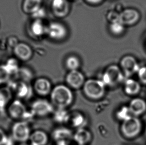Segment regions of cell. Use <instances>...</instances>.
<instances>
[{"mask_svg": "<svg viewBox=\"0 0 146 145\" xmlns=\"http://www.w3.org/2000/svg\"><path fill=\"white\" fill-rule=\"evenodd\" d=\"M140 18V13L134 9H126L119 13V22L125 26L134 25Z\"/></svg>", "mask_w": 146, "mask_h": 145, "instance_id": "30bf717a", "label": "cell"}, {"mask_svg": "<svg viewBox=\"0 0 146 145\" xmlns=\"http://www.w3.org/2000/svg\"><path fill=\"white\" fill-rule=\"evenodd\" d=\"M12 98V90L9 87L0 88V110H4L10 104Z\"/></svg>", "mask_w": 146, "mask_h": 145, "instance_id": "7402d4cb", "label": "cell"}, {"mask_svg": "<svg viewBox=\"0 0 146 145\" xmlns=\"http://www.w3.org/2000/svg\"><path fill=\"white\" fill-rule=\"evenodd\" d=\"M57 145H68V144H65V143H62V144H58Z\"/></svg>", "mask_w": 146, "mask_h": 145, "instance_id": "f35d334b", "label": "cell"}, {"mask_svg": "<svg viewBox=\"0 0 146 145\" xmlns=\"http://www.w3.org/2000/svg\"><path fill=\"white\" fill-rule=\"evenodd\" d=\"M70 114L67 113L65 109H58L54 113L55 121L59 123L68 122Z\"/></svg>", "mask_w": 146, "mask_h": 145, "instance_id": "83f0119b", "label": "cell"}, {"mask_svg": "<svg viewBox=\"0 0 146 145\" xmlns=\"http://www.w3.org/2000/svg\"><path fill=\"white\" fill-rule=\"evenodd\" d=\"M32 15L35 20H42L46 16V11L44 8L41 7L39 10L32 14Z\"/></svg>", "mask_w": 146, "mask_h": 145, "instance_id": "836d02e7", "label": "cell"}, {"mask_svg": "<svg viewBox=\"0 0 146 145\" xmlns=\"http://www.w3.org/2000/svg\"><path fill=\"white\" fill-rule=\"evenodd\" d=\"M120 68L126 76H130L137 72L140 66L134 57L130 55H127L123 57L121 59Z\"/></svg>", "mask_w": 146, "mask_h": 145, "instance_id": "9c48e42d", "label": "cell"}, {"mask_svg": "<svg viewBox=\"0 0 146 145\" xmlns=\"http://www.w3.org/2000/svg\"><path fill=\"white\" fill-rule=\"evenodd\" d=\"M128 107L131 114L137 117L146 111V102L141 98H134L131 101Z\"/></svg>", "mask_w": 146, "mask_h": 145, "instance_id": "e0dca14e", "label": "cell"}, {"mask_svg": "<svg viewBox=\"0 0 146 145\" xmlns=\"http://www.w3.org/2000/svg\"><path fill=\"white\" fill-rule=\"evenodd\" d=\"M106 18L110 24L119 22V13L115 11H110L107 14Z\"/></svg>", "mask_w": 146, "mask_h": 145, "instance_id": "1f68e13d", "label": "cell"}, {"mask_svg": "<svg viewBox=\"0 0 146 145\" xmlns=\"http://www.w3.org/2000/svg\"><path fill=\"white\" fill-rule=\"evenodd\" d=\"M8 111L10 117L14 119H23L29 116L26 106L19 100H16L10 103Z\"/></svg>", "mask_w": 146, "mask_h": 145, "instance_id": "ba28073f", "label": "cell"}, {"mask_svg": "<svg viewBox=\"0 0 146 145\" xmlns=\"http://www.w3.org/2000/svg\"><path fill=\"white\" fill-rule=\"evenodd\" d=\"M9 138L4 130L0 128V145H6Z\"/></svg>", "mask_w": 146, "mask_h": 145, "instance_id": "e575fe53", "label": "cell"}, {"mask_svg": "<svg viewBox=\"0 0 146 145\" xmlns=\"http://www.w3.org/2000/svg\"><path fill=\"white\" fill-rule=\"evenodd\" d=\"M42 0H24L23 10L26 14H34L42 7Z\"/></svg>", "mask_w": 146, "mask_h": 145, "instance_id": "44dd1931", "label": "cell"}, {"mask_svg": "<svg viewBox=\"0 0 146 145\" xmlns=\"http://www.w3.org/2000/svg\"><path fill=\"white\" fill-rule=\"evenodd\" d=\"M11 76L5 65H0V85L9 82Z\"/></svg>", "mask_w": 146, "mask_h": 145, "instance_id": "f1b7e54d", "label": "cell"}, {"mask_svg": "<svg viewBox=\"0 0 146 145\" xmlns=\"http://www.w3.org/2000/svg\"><path fill=\"white\" fill-rule=\"evenodd\" d=\"M31 145L30 144L27 143V142H24V143H21L19 145Z\"/></svg>", "mask_w": 146, "mask_h": 145, "instance_id": "74e56055", "label": "cell"}, {"mask_svg": "<svg viewBox=\"0 0 146 145\" xmlns=\"http://www.w3.org/2000/svg\"><path fill=\"white\" fill-rule=\"evenodd\" d=\"M51 10L53 14L57 18H65L70 12L69 3L68 0H52Z\"/></svg>", "mask_w": 146, "mask_h": 145, "instance_id": "8fae6325", "label": "cell"}, {"mask_svg": "<svg viewBox=\"0 0 146 145\" xmlns=\"http://www.w3.org/2000/svg\"><path fill=\"white\" fill-rule=\"evenodd\" d=\"M46 26L42 20H35L30 26V31L33 36L36 37H41L46 34Z\"/></svg>", "mask_w": 146, "mask_h": 145, "instance_id": "ffe728a7", "label": "cell"}, {"mask_svg": "<svg viewBox=\"0 0 146 145\" xmlns=\"http://www.w3.org/2000/svg\"><path fill=\"white\" fill-rule=\"evenodd\" d=\"M86 122L85 117L83 114L79 112H75L70 114L68 122H69L73 127L78 129L84 128Z\"/></svg>", "mask_w": 146, "mask_h": 145, "instance_id": "603a6c76", "label": "cell"}, {"mask_svg": "<svg viewBox=\"0 0 146 145\" xmlns=\"http://www.w3.org/2000/svg\"><path fill=\"white\" fill-rule=\"evenodd\" d=\"M29 141L31 145H46L48 143V137L46 132L37 130L31 134Z\"/></svg>", "mask_w": 146, "mask_h": 145, "instance_id": "d6986e66", "label": "cell"}, {"mask_svg": "<svg viewBox=\"0 0 146 145\" xmlns=\"http://www.w3.org/2000/svg\"><path fill=\"white\" fill-rule=\"evenodd\" d=\"M9 42L10 43V46L14 47V48L16 47V45L19 43H18V40L15 37H12L10 38V41H9Z\"/></svg>", "mask_w": 146, "mask_h": 145, "instance_id": "d590c367", "label": "cell"}, {"mask_svg": "<svg viewBox=\"0 0 146 145\" xmlns=\"http://www.w3.org/2000/svg\"><path fill=\"white\" fill-rule=\"evenodd\" d=\"M15 76L19 78V80L28 83L33 77L32 72L30 71V69L25 67L20 68Z\"/></svg>", "mask_w": 146, "mask_h": 145, "instance_id": "484cf974", "label": "cell"}, {"mask_svg": "<svg viewBox=\"0 0 146 145\" xmlns=\"http://www.w3.org/2000/svg\"><path fill=\"white\" fill-rule=\"evenodd\" d=\"M142 129L140 120L136 116H131L123 121L121 126V131L125 137L133 138L136 137Z\"/></svg>", "mask_w": 146, "mask_h": 145, "instance_id": "3957f363", "label": "cell"}, {"mask_svg": "<svg viewBox=\"0 0 146 145\" xmlns=\"http://www.w3.org/2000/svg\"><path fill=\"white\" fill-rule=\"evenodd\" d=\"M52 137L57 145L60 144H68L73 138V134L71 130L67 128L60 127L53 131Z\"/></svg>", "mask_w": 146, "mask_h": 145, "instance_id": "5bb4252c", "label": "cell"}, {"mask_svg": "<svg viewBox=\"0 0 146 145\" xmlns=\"http://www.w3.org/2000/svg\"><path fill=\"white\" fill-rule=\"evenodd\" d=\"M65 65L70 71L78 70L80 66V60L75 56H70L66 60Z\"/></svg>", "mask_w": 146, "mask_h": 145, "instance_id": "d4e9b609", "label": "cell"}, {"mask_svg": "<svg viewBox=\"0 0 146 145\" xmlns=\"http://www.w3.org/2000/svg\"><path fill=\"white\" fill-rule=\"evenodd\" d=\"M109 29L113 35L116 36H120L125 31V26L121 23L117 22L110 24Z\"/></svg>", "mask_w": 146, "mask_h": 145, "instance_id": "f546056e", "label": "cell"}, {"mask_svg": "<svg viewBox=\"0 0 146 145\" xmlns=\"http://www.w3.org/2000/svg\"><path fill=\"white\" fill-rule=\"evenodd\" d=\"M65 80L68 86L74 89L83 87L85 82L84 75L78 70L70 71L66 75Z\"/></svg>", "mask_w": 146, "mask_h": 145, "instance_id": "7c38bea8", "label": "cell"}, {"mask_svg": "<svg viewBox=\"0 0 146 145\" xmlns=\"http://www.w3.org/2000/svg\"><path fill=\"white\" fill-rule=\"evenodd\" d=\"M14 51L17 58L22 61H28L33 56L32 48L26 43H18L14 48Z\"/></svg>", "mask_w": 146, "mask_h": 145, "instance_id": "2e32d148", "label": "cell"}, {"mask_svg": "<svg viewBox=\"0 0 146 145\" xmlns=\"http://www.w3.org/2000/svg\"><path fill=\"white\" fill-rule=\"evenodd\" d=\"M73 139L78 145H86L92 139V134L89 130L84 128L77 129L73 134Z\"/></svg>", "mask_w": 146, "mask_h": 145, "instance_id": "ac0fdd59", "label": "cell"}, {"mask_svg": "<svg viewBox=\"0 0 146 145\" xmlns=\"http://www.w3.org/2000/svg\"><path fill=\"white\" fill-rule=\"evenodd\" d=\"M84 94L88 98L97 100L102 98L105 93V84L102 80L89 79L83 86Z\"/></svg>", "mask_w": 146, "mask_h": 145, "instance_id": "7a4b0ae2", "label": "cell"}, {"mask_svg": "<svg viewBox=\"0 0 146 145\" xmlns=\"http://www.w3.org/2000/svg\"><path fill=\"white\" fill-rule=\"evenodd\" d=\"M10 88L14 92L19 98L23 99L29 98L32 94V89L28 82L21 80L17 81L11 84V86Z\"/></svg>", "mask_w": 146, "mask_h": 145, "instance_id": "4fadbf2b", "label": "cell"}, {"mask_svg": "<svg viewBox=\"0 0 146 145\" xmlns=\"http://www.w3.org/2000/svg\"><path fill=\"white\" fill-rule=\"evenodd\" d=\"M50 99L53 106L58 109H65L73 102V92L65 85H57L51 90Z\"/></svg>", "mask_w": 146, "mask_h": 145, "instance_id": "6da1fadb", "label": "cell"}, {"mask_svg": "<svg viewBox=\"0 0 146 145\" xmlns=\"http://www.w3.org/2000/svg\"><path fill=\"white\" fill-rule=\"evenodd\" d=\"M137 73L141 82L146 84V66L140 67Z\"/></svg>", "mask_w": 146, "mask_h": 145, "instance_id": "d6a6232c", "label": "cell"}, {"mask_svg": "<svg viewBox=\"0 0 146 145\" xmlns=\"http://www.w3.org/2000/svg\"><path fill=\"white\" fill-rule=\"evenodd\" d=\"M12 138L14 141L21 143L27 142L31 136L30 127L25 121L17 122L12 128Z\"/></svg>", "mask_w": 146, "mask_h": 145, "instance_id": "5b68a950", "label": "cell"}, {"mask_svg": "<svg viewBox=\"0 0 146 145\" xmlns=\"http://www.w3.org/2000/svg\"><path fill=\"white\" fill-rule=\"evenodd\" d=\"M46 34L50 38L60 41L67 36L68 30L63 24L58 22H52L46 26Z\"/></svg>", "mask_w": 146, "mask_h": 145, "instance_id": "8992f818", "label": "cell"}, {"mask_svg": "<svg viewBox=\"0 0 146 145\" xmlns=\"http://www.w3.org/2000/svg\"><path fill=\"white\" fill-rule=\"evenodd\" d=\"M5 65L12 76L16 75L20 68L18 60L15 58L9 59Z\"/></svg>", "mask_w": 146, "mask_h": 145, "instance_id": "4316f807", "label": "cell"}, {"mask_svg": "<svg viewBox=\"0 0 146 145\" xmlns=\"http://www.w3.org/2000/svg\"><path fill=\"white\" fill-rule=\"evenodd\" d=\"M34 88L37 94L43 96L50 94L52 90V86L50 81L44 78H38L35 82Z\"/></svg>", "mask_w": 146, "mask_h": 145, "instance_id": "9a60e30c", "label": "cell"}, {"mask_svg": "<svg viewBox=\"0 0 146 145\" xmlns=\"http://www.w3.org/2000/svg\"><path fill=\"white\" fill-rule=\"evenodd\" d=\"M124 79V74L120 67L116 65L109 66L105 70L102 77V82L105 86H116Z\"/></svg>", "mask_w": 146, "mask_h": 145, "instance_id": "277c9868", "label": "cell"}, {"mask_svg": "<svg viewBox=\"0 0 146 145\" xmlns=\"http://www.w3.org/2000/svg\"><path fill=\"white\" fill-rule=\"evenodd\" d=\"M140 90V84L136 80L132 78H129L125 81L124 90L126 94L134 96L139 93Z\"/></svg>", "mask_w": 146, "mask_h": 145, "instance_id": "cb8c5ba5", "label": "cell"}, {"mask_svg": "<svg viewBox=\"0 0 146 145\" xmlns=\"http://www.w3.org/2000/svg\"><path fill=\"white\" fill-rule=\"evenodd\" d=\"M131 115L128 107H123L117 113V118L123 120V121L131 117Z\"/></svg>", "mask_w": 146, "mask_h": 145, "instance_id": "4dcf8cb0", "label": "cell"}, {"mask_svg": "<svg viewBox=\"0 0 146 145\" xmlns=\"http://www.w3.org/2000/svg\"><path fill=\"white\" fill-rule=\"evenodd\" d=\"M53 105L48 100L40 99L35 101L31 106V114L34 115L43 117L52 113Z\"/></svg>", "mask_w": 146, "mask_h": 145, "instance_id": "52a82bcc", "label": "cell"}, {"mask_svg": "<svg viewBox=\"0 0 146 145\" xmlns=\"http://www.w3.org/2000/svg\"><path fill=\"white\" fill-rule=\"evenodd\" d=\"M104 0H85L87 3L92 5H97L101 4Z\"/></svg>", "mask_w": 146, "mask_h": 145, "instance_id": "8d00e7d4", "label": "cell"}]
</instances>
